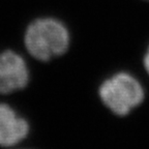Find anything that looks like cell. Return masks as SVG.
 Listing matches in <instances>:
<instances>
[{"instance_id":"obj_6","label":"cell","mask_w":149,"mask_h":149,"mask_svg":"<svg viewBox=\"0 0 149 149\" xmlns=\"http://www.w3.org/2000/svg\"><path fill=\"white\" fill-rule=\"evenodd\" d=\"M10 149H34V148H31V147H28V146H18V147H14V148H10Z\"/></svg>"},{"instance_id":"obj_4","label":"cell","mask_w":149,"mask_h":149,"mask_svg":"<svg viewBox=\"0 0 149 149\" xmlns=\"http://www.w3.org/2000/svg\"><path fill=\"white\" fill-rule=\"evenodd\" d=\"M31 133L29 119L14 106L0 98V148L10 149L23 145Z\"/></svg>"},{"instance_id":"obj_3","label":"cell","mask_w":149,"mask_h":149,"mask_svg":"<svg viewBox=\"0 0 149 149\" xmlns=\"http://www.w3.org/2000/svg\"><path fill=\"white\" fill-rule=\"evenodd\" d=\"M31 83L27 61L13 50L0 52V97L26 90Z\"/></svg>"},{"instance_id":"obj_5","label":"cell","mask_w":149,"mask_h":149,"mask_svg":"<svg viewBox=\"0 0 149 149\" xmlns=\"http://www.w3.org/2000/svg\"><path fill=\"white\" fill-rule=\"evenodd\" d=\"M142 64H143V68H144V72H146V74L149 78V46L147 48L146 52H145L144 56H143Z\"/></svg>"},{"instance_id":"obj_2","label":"cell","mask_w":149,"mask_h":149,"mask_svg":"<svg viewBox=\"0 0 149 149\" xmlns=\"http://www.w3.org/2000/svg\"><path fill=\"white\" fill-rule=\"evenodd\" d=\"M70 42L66 26L51 17L35 19L28 25L24 36V45L29 55L45 63L64 55Z\"/></svg>"},{"instance_id":"obj_1","label":"cell","mask_w":149,"mask_h":149,"mask_svg":"<svg viewBox=\"0 0 149 149\" xmlns=\"http://www.w3.org/2000/svg\"><path fill=\"white\" fill-rule=\"evenodd\" d=\"M97 94L104 107L112 114L125 117L144 102L146 87L135 74L122 70L102 79Z\"/></svg>"}]
</instances>
